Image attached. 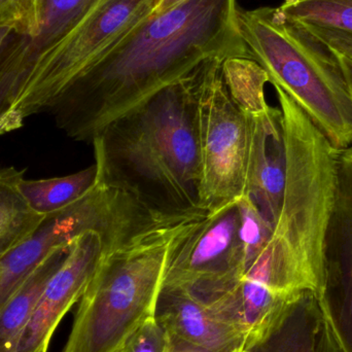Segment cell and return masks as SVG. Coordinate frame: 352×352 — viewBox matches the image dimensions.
Here are the masks:
<instances>
[{"label":"cell","instance_id":"28","mask_svg":"<svg viewBox=\"0 0 352 352\" xmlns=\"http://www.w3.org/2000/svg\"><path fill=\"white\" fill-rule=\"evenodd\" d=\"M351 85V84H349ZM351 92H352V86L351 85ZM342 155V159L344 160V162L349 163V164L352 165V146L351 148H347L344 152L341 153Z\"/></svg>","mask_w":352,"mask_h":352},{"label":"cell","instance_id":"24","mask_svg":"<svg viewBox=\"0 0 352 352\" xmlns=\"http://www.w3.org/2000/svg\"><path fill=\"white\" fill-rule=\"evenodd\" d=\"M167 352H209L204 349H199L194 345L188 344L178 339L171 338L170 345Z\"/></svg>","mask_w":352,"mask_h":352},{"label":"cell","instance_id":"25","mask_svg":"<svg viewBox=\"0 0 352 352\" xmlns=\"http://www.w3.org/2000/svg\"><path fill=\"white\" fill-rule=\"evenodd\" d=\"M184 1H186V0H159L153 16H160V14L168 12L169 10L175 8V6H177L178 4L182 3Z\"/></svg>","mask_w":352,"mask_h":352},{"label":"cell","instance_id":"6","mask_svg":"<svg viewBox=\"0 0 352 352\" xmlns=\"http://www.w3.org/2000/svg\"><path fill=\"white\" fill-rule=\"evenodd\" d=\"M159 0H96L60 38L45 47L27 72L1 135L49 107L153 18Z\"/></svg>","mask_w":352,"mask_h":352},{"label":"cell","instance_id":"19","mask_svg":"<svg viewBox=\"0 0 352 352\" xmlns=\"http://www.w3.org/2000/svg\"><path fill=\"white\" fill-rule=\"evenodd\" d=\"M240 214L239 234L245 254V272L262 254L273 233V227L262 217L248 196L237 201Z\"/></svg>","mask_w":352,"mask_h":352},{"label":"cell","instance_id":"18","mask_svg":"<svg viewBox=\"0 0 352 352\" xmlns=\"http://www.w3.org/2000/svg\"><path fill=\"white\" fill-rule=\"evenodd\" d=\"M278 8L303 24L352 33V0H283Z\"/></svg>","mask_w":352,"mask_h":352},{"label":"cell","instance_id":"5","mask_svg":"<svg viewBox=\"0 0 352 352\" xmlns=\"http://www.w3.org/2000/svg\"><path fill=\"white\" fill-rule=\"evenodd\" d=\"M250 58L341 154L352 146V92L339 55L307 25L278 8L236 12Z\"/></svg>","mask_w":352,"mask_h":352},{"label":"cell","instance_id":"29","mask_svg":"<svg viewBox=\"0 0 352 352\" xmlns=\"http://www.w3.org/2000/svg\"><path fill=\"white\" fill-rule=\"evenodd\" d=\"M236 352H258V351H244V349H243V351H236Z\"/></svg>","mask_w":352,"mask_h":352},{"label":"cell","instance_id":"10","mask_svg":"<svg viewBox=\"0 0 352 352\" xmlns=\"http://www.w3.org/2000/svg\"><path fill=\"white\" fill-rule=\"evenodd\" d=\"M248 118L245 196L274 229L283 203L287 171L283 113L280 109L269 105Z\"/></svg>","mask_w":352,"mask_h":352},{"label":"cell","instance_id":"23","mask_svg":"<svg viewBox=\"0 0 352 352\" xmlns=\"http://www.w3.org/2000/svg\"><path fill=\"white\" fill-rule=\"evenodd\" d=\"M322 318V352H345L332 318L328 312L320 309Z\"/></svg>","mask_w":352,"mask_h":352},{"label":"cell","instance_id":"4","mask_svg":"<svg viewBox=\"0 0 352 352\" xmlns=\"http://www.w3.org/2000/svg\"><path fill=\"white\" fill-rule=\"evenodd\" d=\"M206 215L176 217L103 248L62 352L119 351L136 328L155 316L176 246Z\"/></svg>","mask_w":352,"mask_h":352},{"label":"cell","instance_id":"16","mask_svg":"<svg viewBox=\"0 0 352 352\" xmlns=\"http://www.w3.org/2000/svg\"><path fill=\"white\" fill-rule=\"evenodd\" d=\"M258 352H322V318L318 300L306 295L280 329Z\"/></svg>","mask_w":352,"mask_h":352},{"label":"cell","instance_id":"1","mask_svg":"<svg viewBox=\"0 0 352 352\" xmlns=\"http://www.w3.org/2000/svg\"><path fill=\"white\" fill-rule=\"evenodd\" d=\"M237 8V0H186L153 16L47 111L66 135L92 144L111 122L207 59L250 58L236 25Z\"/></svg>","mask_w":352,"mask_h":352},{"label":"cell","instance_id":"26","mask_svg":"<svg viewBox=\"0 0 352 352\" xmlns=\"http://www.w3.org/2000/svg\"><path fill=\"white\" fill-rule=\"evenodd\" d=\"M338 55L339 59H340L341 66H342L343 68V72H344L349 84L352 86V60L345 57V56L340 55V54H338Z\"/></svg>","mask_w":352,"mask_h":352},{"label":"cell","instance_id":"22","mask_svg":"<svg viewBox=\"0 0 352 352\" xmlns=\"http://www.w3.org/2000/svg\"><path fill=\"white\" fill-rule=\"evenodd\" d=\"M307 26H309L312 31L316 33L324 43H328L335 52L352 60V33L335 30V29L310 26V25Z\"/></svg>","mask_w":352,"mask_h":352},{"label":"cell","instance_id":"9","mask_svg":"<svg viewBox=\"0 0 352 352\" xmlns=\"http://www.w3.org/2000/svg\"><path fill=\"white\" fill-rule=\"evenodd\" d=\"M103 248L102 237L96 231L85 232L72 240L65 260L45 285L16 352L47 351L58 324L84 295Z\"/></svg>","mask_w":352,"mask_h":352},{"label":"cell","instance_id":"13","mask_svg":"<svg viewBox=\"0 0 352 352\" xmlns=\"http://www.w3.org/2000/svg\"><path fill=\"white\" fill-rule=\"evenodd\" d=\"M72 243V242H70ZM70 243L51 252L0 311V352H16L21 335L52 275L65 260Z\"/></svg>","mask_w":352,"mask_h":352},{"label":"cell","instance_id":"15","mask_svg":"<svg viewBox=\"0 0 352 352\" xmlns=\"http://www.w3.org/2000/svg\"><path fill=\"white\" fill-rule=\"evenodd\" d=\"M24 171L0 169V260L22 243L43 223L19 190Z\"/></svg>","mask_w":352,"mask_h":352},{"label":"cell","instance_id":"21","mask_svg":"<svg viewBox=\"0 0 352 352\" xmlns=\"http://www.w3.org/2000/svg\"><path fill=\"white\" fill-rule=\"evenodd\" d=\"M170 341L168 332L153 316L136 328L117 352H167Z\"/></svg>","mask_w":352,"mask_h":352},{"label":"cell","instance_id":"7","mask_svg":"<svg viewBox=\"0 0 352 352\" xmlns=\"http://www.w3.org/2000/svg\"><path fill=\"white\" fill-rule=\"evenodd\" d=\"M199 66L197 131L201 157L200 206L207 214L245 196L248 118L230 96L221 63Z\"/></svg>","mask_w":352,"mask_h":352},{"label":"cell","instance_id":"2","mask_svg":"<svg viewBox=\"0 0 352 352\" xmlns=\"http://www.w3.org/2000/svg\"><path fill=\"white\" fill-rule=\"evenodd\" d=\"M199 66L111 122L92 142L98 182L162 217L207 214L200 206Z\"/></svg>","mask_w":352,"mask_h":352},{"label":"cell","instance_id":"17","mask_svg":"<svg viewBox=\"0 0 352 352\" xmlns=\"http://www.w3.org/2000/svg\"><path fill=\"white\" fill-rule=\"evenodd\" d=\"M230 96L246 116L256 115L269 107L265 94L270 82L267 72L248 57H227L221 63Z\"/></svg>","mask_w":352,"mask_h":352},{"label":"cell","instance_id":"11","mask_svg":"<svg viewBox=\"0 0 352 352\" xmlns=\"http://www.w3.org/2000/svg\"><path fill=\"white\" fill-rule=\"evenodd\" d=\"M155 316L171 338L209 352L245 351L242 337L210 304L190 292L162 289Z\"/></svg>","mask_w":352,"mask_h":352},{"label":"cell","instance_id":"27","mask_svg":"<svg viewBox=\"0 0 352 352\" xmlns=\"http://www.w3.org/2000/svg\"><path fill=\"white\" fill-rule=\"evenodd\" d=\"M12 34V31L8 29H0V55L3 52L4 47L8 45V37Z\"/></svg>","mask_w":352,"mask_h":352},{"label":"cell","instance_id":"12","mask_svg":"<svg viewBox=\"0 0 352 352\" xmlns=\"http://www.w3.org/2000/svg\"><path fill=\"white\" fill-rule=\"evenodd\" d=\"M96 0H45L38 34L6 45L0 57V82L19 92L35 58L69 30Z\"/></svg>","mask_w":352,"mask_h":352},{"label":"cell","instance_id":"3","mask_svg":"<svg viewBox=\"0 0 352 352\" xmlns=\"http://www.w3.org/2000/svg\"><path fill=\"white\" fill-rule=\"evenodd\" d=\"M274 88L285 132V190L271 239L252 266L275 291L320 300L328 283V235L340 154L299 105Z\"/></svg>","mask_w":352,"mask_h":352},{"label":"cell","instance_id":"14","mask_svg":"<svg viewBox=\"0 0 352 352\" xmlns=\"http://www.w3.org/2000/svg\"><path fill=\"white\" fill-rule=\"evenodd\" d=\"M98 182L96 164L61 177L19 180V190L31 208L41 217L54 214L84 198Z\"/></svg>","mask_w":352,"mask_h":352},{"label":"cell","instance_id":"8","mask_svg":"<svg viewBox=\"0 0 352 352\" xmlns=\"http://www.w3.org/2000/svg\"><path fill=\"white\" fill-rule=\"evenodd\" d=\"M237 202L207 214L176 246L162 289H184L204 301L231 291L245 273Z\"/></svg>","mask_w":352,"mask_h":352},{"label":"cell","instance_id":"20","mask_svg":"<svg viewBox=\"0 0 352 352\" xmlns=\"http://www.w3.org/2000/svg\"><path fill=\"white\" fill-rule=\"evenodd\" d=\"M43 6L45 0H0V29L33 38L41 29Z\"/></svg>","mask_w":352,"mask_h":352}]
</instances>
